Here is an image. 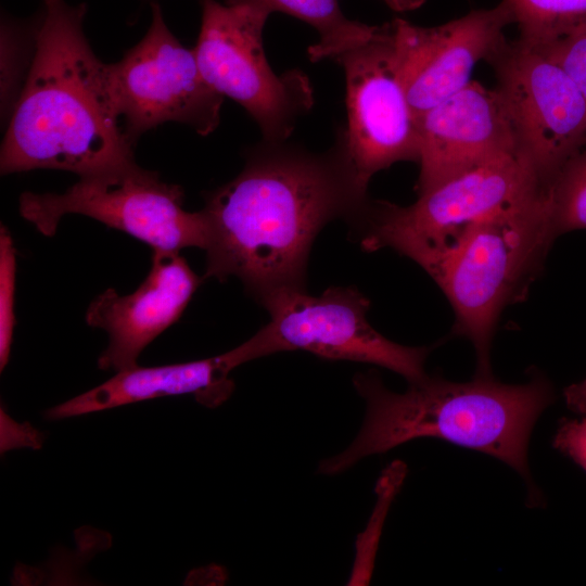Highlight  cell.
<instances>
[{"mask_svg": "<svg viewBox=\"0 0 586 586\" xmlns=\"http://www.w3.org/2000/svg\"><path fill=\"white\" fill-rule=\"evenodd\" d=\"M369 203L337 133L324 153L285 141L253 148L242 171L208 193L205 277H237L258 302L304 289L311 244L337 217L356 221Z\"/></svg>", "mask_w": 586, "mask_h": 586, "instance_id": "1", "label": "cell"}, {"mask_svg": "<svg viewBox=\"0 0 586 586\" xmlns=\"http://www.w3.org/2000/svg\"><path fill=\"white\" fill-rule=\"evenodd\" d=\"M42 1L34 58L1 145V174L48 168L81 177L135 161L107 64L85 36L86 4Z\"/></svg>", "mask_w": 586, "mask_h": 586, "instance_id": "2", "label": "cell"}, {"mask_svg": "<svg viewBox=\"0 0 586 586\" xmlns=\"http://www.w3.org/2000/svg\"><path fill=\"white\" fill-rule=\"evenodd\" d=\"M353 383L367 405L361 430L344 451L320 462L321 474L343 472L415 438L436 437L491 455L528 479L531 432L555 397L539 374L518 385L492 374L468 382L426 375L405 393L387 390L374 372L358 373Z\"/></svg>", "mask_w": 586, "mask_h": 586, "instance_id": "3", "label": "cell"}, {"mask_svg": "<svg viewBox=\"0 0 586 586\" xmlns=\"http://www.w3.org/2000/svg\"><path fill=\"white\" fill-rule=\"evenodd\" d=\"M555 239L545 190L479 222L430 275L453 306L454 333L475 348L476 374H492L499 315L527 292Z\"/></svg>", "mask_w": 586, "mask_h": 586, "instance_id": "4", "label": "cell"}, {"mask_svg": "<svg viewBox=\"0 0 586 586\" xmlns=\"http://www.w3.org/2000/svg\"><path fill=\"white\" fill-rule=\"evenodd\" d=\"M545 190L526 157L509 153L442 181L411 205L369 201L356 221L360 245L391 247L432 275L479 222Z\"/></svg>", "mask_w": 586, "mask_h": 586, "instance_id": "5", "label": "cell"}, {"mask_svg": "<svg viewBox=\"0 0 586 586\" xmlns=\"http://www.w3.org/2000/svg\"><path fill=\"white\" fill-rule=\"evenodd\" d=\"M183 189L135 161L79 177L63 193L24 192L20 214L47 237L61 218L79 214L123 231L156 251L205 250L208 227L203 211L183 208Z\"/></svg>", "mask_w": 586, "mask_h": 586, "instance_id": "6", "label": "cell"}, {"mask_svg": "<svg viewBox=\"0 0 586 586\" xmlns=\"http://www.w3.org/2000/svg\"><path fill=\"white\" fill-rule=\"evenodd\" d=\"M200 2L202 22L193 51L204 79L253 117L265 141H286L314 104L308 77L297 69L272 71L263 48L265 12L242 2Z\"/></svg>", "mask_w": 586, "mask_h": 586, "instance_id": "7", "label": "cell"}, {"mask_svg": "<svg viewBox=\"0 0 586 586\" xmlns=\"http://www.w3.org/2000/svg\"><path fill=\"white\" fill-rule=\"evenodd\" d=\"M259 303L270 320L245 342L252 360L302 349L327 359L378 365L409 383L426 377L424 361L431 348L404 346L380 334L367 320L370 301L355 288L332 286L318 296L284 289Z\"/></svg>", "mask_w": 586, "mask_h": 586, "instance_id": "8", "label": "cell"}, {"mask_svg": "<svg viewBox=\"0 0 586 586\" xmlns=\"http://www.w3.org/2000/svg\"><path fill=\"white\" fill-rule=\"evenodd\" d=\"M146 34L116 63L107 64L112 99L127 138L135 144L167 122L201 136L219 125L224 98L204 79L193 49L168 29L161 7L152 4Z\"/></svg>", "mask_w": 586, "mask_h": 586, "instance_id": "9", "label": "cell"}, {"mask_svg": "<svg viewBox=\"0 0 586 586\" xmlns=\"http://www.w3.org/2000/svg\"><path fill=\"white\" fill-rule=\"evenodd\" d=\"M508 109L519 151L547 189L586 144V99L549 56L507 38L486 61Z\"/></svg>", "mask_w": 586, "mask_h": 586, "instance_id": "10", "label": "cell"}, {"mask_svg": "<svg viewBox=\"0 0 586 586\" xmlns=\"http://www.w3.org/2000/svg\"><path fill=\"white\" fill-rule=\"evenodd\" d=\"M336 61L344 69L347 126L340 130L358 184L394 163L419 158V126L397 64L391 23Z\"/></svg>", "mask_w": 586, "mask_h": 586, "instance_id": "11", "label": "cell"}, {"mask_svg": "<svg viewBox=\"0 0 586 586\" xmlns=\"http://www.w3.org/2000/svg\"><path fill=\"white\" fill-rule=\"evenodd\" d=\"M391 23L396 59L411 110L418 118L471 81L480 61H487L513 24L502 0L435 27L403 18Z\"/></svg>", "mask_w": 586, "mask_h": 586, "instance_id": "12", "label": "cell"}, {"mask_svg": "<svg viewBox=\"0 0 586 586\" xmlns=\"http://www.w3.org/2000/svg\"><path fill=\"white\" fill-rule=\"evenodd\" d=\"M419 194L484 162L518 152L498 90L471 80L418 118Z\"/></svg>", "mask_w": 586, "mask_h": 586, "instance_id": "13", "label": "cell"}, {"mask_svg": "<svg viewBox=\"0 0 586 586\" xmlns=\"http://www.w3.org/2000/svg\"><path fill=\"white\" fill-rule=\"evenodd\" d=\"M201 281L179 252L154 250L150 271L136 291L99 294L85 315L88 326L109 335L99 368L119 372L138 366L142 351L179 320Z\"/></svg>", "mask_w": 586, "mask_h": 586, "instance_id": "14", "label": "cell"}, {"mask_svg": "<svg viewBox=\"0 0 586 586\" xmlns=\"http://www.w3.org/2000/svg\"><path fill=\"white\" fill-rule=\"evenodd\" d=\"M244 344L206 359L140 367L116 372L102 384L44 412L48 420H62L165 396L191 394L209 408L226 402L234 390L229 378L238 366L250 361Z\"/></svg>", "mask_w": 586, "mask_h": 586, "instance_id": "15", "label": "cell"}, {"mask_svg": "<svg viewBox=\"0 0 586 586\" xmlns=\"http://www.w3.org/2000/svg\"><path fill=\"white\" fill-rule=\"evenodd\" d=\"M252 5L267 15L281 12L292 15L319 34V40L307 50L313 62L335 60L342 53L366 42L377 26L347 18L339 0H226Z\"/></svg>", "mask_w": 586, "mask_h": 586, "instance_id": "16", "label": "cell"}, {"mask_svg": "<svg viewBox=\"0 0 586 586\" xmlns=\"http://www.w3.org/2000/svg\"><path fill=\"white\" fill-rule=\"evenodd\" d=\"M519 40L543 47L586 26V0H504Z\"/></svg>", "mask_w": 586, "mask_h": 586, "instance_id": "17", "label": "cell"}, {"mask_svg": "<svg viewBox=\"0 0 586 586\" xmlns=\"http://www.w3.org/2000/svg\"><path fill=\"white\" fill-rule=\"evenodd\" d=\"M547 198L556 238L586 229V144L557 174Z\"/></svg>", "mask_w": 586, "mask_h": 586, "instance_id": "18", "label": "cell"}, {"mask_svg": "<svg viewBox=\"0 0 586 586\" xmlns=\"http://www.w3.org/2000/svg\"><path fill=\"white\" fill-rule=\"evenodd\" d=\"M16 258L13 240L8 229L0 231V369L5 368L15 326L14 290Z\"/></svg>", "mask_w": 586, "mask_h": 586, "instance_id": "19", "label": "cell"}, {"mask_svg": "<svg viewBox=\"0 0 586 586\" xmlns=\"http://www.w3.org/2000/svg\"><path fill=\"white\" fill-rule=\"evenodd\" d=\"M553 60L586 99V26L543 47H533Z\"/></svg>", "mask_w": 586, "mask_h": 586, "instance_id": "20", "label": "cell"}, {"mask_svg": "<svg viewBox=\"0 0 586 586\" xmlns=\"http://www.w3.org/2000/svg\"><path fill=\"white\" fill-rule=\"evenodd\" d=\"M553 447L586 471V416L562 420L553 438Z\"/></svg>", "mask_w": 586, "mask_h": 586, "instance_id": "21", "label": "cell"}, {"mask_svg": "<svg viewBox=\"0 0 586 586\" xmlns=\"http://www.w3.org/2000/svg\"><path fill=\"white\" fill-rule=\"evenodd\" d=\"M563 394L570 410L586 416V379L569 385Z\"/></svg>", "mask_w": 586, "mask_h": 586, "instance_id": "22", "label": "cell"}, {"mask_svg": "<svg viewBox=\"0 0 586 586\" xmlns=\"http://www.w3.org/2000/svg\"><path fill=\"white\" fill-rule=\"evenodd\" d=\"M386 4L397 12H408L420 8L425 0H384Z\"/></svg>", "mask_w": 586, "mask_h": 586, "instance_id": "23", "label": "cell"}]
</instances>
